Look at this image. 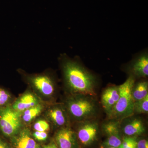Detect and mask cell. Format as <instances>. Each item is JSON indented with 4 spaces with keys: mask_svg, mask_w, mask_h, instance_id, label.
Returning a JSON list of instances; mask_svg holds the SVG:
<instances>
[{
    "mask_svg": "<svg viewBox=\"0 0 148 148\" xmlns=\"http://www.w3.org/2000/svg\"><path fill=\"white\" fill-rule=\"evenodd\" d=\"M59 63L64 85L71 94L96 95L98 81L77 58H70L66 53L59 56Z\"/></svg>",
    "mask_w": 148,
    "mask_h": 148,
    "instance_id": "1",
    "label": "cell"
},
{
    "mask_svg": "<svg viewBox=\"0 0 148 148\" xmlns=\"http://www.w3.org/2000/svg\"><path fill=\"white\" fill-rule=\"evenodd\" d=\"M93 96L84 94H71L64 106L70 119L77 122L94 119L98 113L97 103Z\"/></svg>",
    "mask_w": 148,
    "mask_h": 148,
    "instance_id": "2",
    "label": "cell"
},
{
    "mask_svg": "<svg viewBox=\"0 0 148 148\" xmlns=\"http://www.w3.org/2000/svg\"><path fill=\"white\" fill-rule=\"evenodd\" d=\"M135 83V78L129 76L123 84L119 86V99L110 113L108 115L110 119L121 121L134 114V102L132 90Z\"/></svg>",
    "mask_w": 148,
    "mask_h": 148,
    "instance_id": "3",
    "label": "cell"
},
{
    "mask_svg": "<svg viewBox=\"0 0 148 148\" xmlns=\"http://www.w3.org/2000/svg\"><path fill=\"white\" fill-rule=\"evenodd\" d=\"M23 78L33 90L43 98L53 97L56 84L53 75L49 72L36 74H23Z\"/></svg>",
    "mask_w": 148,
    "mask_h": 148,
    "instance_id": "4",
    "label": "cell"
},
{
    "mask_svg": "<svg viewBox=\"0 0 148 148\" xmlns=\"http://www.w3.org/2000/svg\"><path fill=\"white\" fill-rule=\"evenodd\" d=\"M21 114L9 105L0 108V132L4 136L11 138L22 129Z\"/></svg>",
    "mask_w": 148,
    "mask_h": 148,
    "instance_id": "5",
    "label": "cell"
},
{
    "mask_svg": "<svg viewBox=\"0 0 148 148\" xmlns=\"http://www.w3.org/2000/svg\"><path fill=\"white\" fill-rule=\"evenodd\" d=\"M77 139L83 146H90L96 140L99 132L98 122L89 120L77 122Z\"/></svg>",
    "mask_w": 148,
    "mask_h": 148,
    "instance_id": "6",
    "label": "cell"
},
{
    "mask_svg": "<svg viewBox=\"0 0 148 148\" xmlns=\"http://www.w3.org/2000/svg\"><path fill=\"white\" fill-rule=\"evenodd\" d=\"M45 116L53 126L61 128L69 126L70 117L64 104H53L48 108L45 112Z\"/></svg>",
    "mask_w": 148,
    "mask_h": 148,
    "instance_id": "7",
    "label": "cell"
},
{
    "mask_svg": "<svg viewBox=\"0 0 148 148\" xmlns=\"http://www.w3.org/2000/svg\"><path fill=\"white\" fill-rule=\"evenodd\" d=\"M103 132L107 136L102 147H113L118 148L122 141L121 135V123L119 121L111 119L102 125Z\"/></svg>",
    "mask_w": 148,
    "mask_h": 148,
    "instance_id": "8",
    "label": "cell"
},
{
    "mask_svg": "<svg viewBox=\"0 0 148 148\" xmlns=\"http://www.w3.org/2000/svg\"><path fill=\"white\" fill-rule=\"evenodd\" d=\"M130 75L135 79L146 78L148 76L147 50L143 51L135 56L127 68Z\"/></svg>",
    "mask_w": 148,
    "mask_h": 148,
    "instance_id": "9",
    "label": "cell"
},
{
    "mask_svg": "<svg viewBox=\"0 0 148 148\" xmlns=\"http://www.w3.org/2000/svg\"><path fill=\"white\" fill-rule=\"evenodd\" d=\"M54 143L58 148H77L75 132L69 126L59 128L54 135Z\"/></svg>",
    "mask_w": 148,
    "mask_h": 148,
    "instance_id": "10",
    "label": "cell"
},
{
    "mask_svg": "<svg viewBox=\"0 0 148 148\" xmlns=\"http://www.w3.org/2000/svg\"><path fill=\"white\" fill-rule=\"evenodd\" d=\"M12 148H42L33 138L28 127H24L18 133L10 138Z\"/></svg>",
    "mask_w": 148,
    "mask_h": 148,
    "instance_id": "11",
    "label": "cell"
},
{
    "mask_svg": "<svg viewBox=\"0 0 148 148\" xmlns=\"http://www.w3.org/2000/svg\"><path fill=\"white\" fill-rule=\"evenodd\" d=\"M131 116L123 120L124 122L121 123V129L123 132L128 137H136L143 135L146 131L143 120L139 118Z\"/></svg>",
    "mask_w": 148,
    "mask_h": 148,
    "instance_id": "12",
    "label": "cell"
},
{
    "mask_svg": "<svg viewBox=\"0 0 148 148\" xmlns=\"http://www.w3.org/2000/svg\"><path fill=\"white\" fill-rule=\"evenodd\" d=\"M119 98V86H109L103 91L101 96V103L108 115L112 110Z\"/></svg>",
    "mask_w": 148,
    "mask_h": 148,
    "instance_id": "13",
    "label": "cell"
},
{
    "mask_svg": "<svg viewBox=\"0 0 148 148\" xmlns=\"http://www.w3.org/2000/svg\"><path fill=\"white\" fill-rule=\"evenodd\" d=\"M41 103L38 96L27 91L14 101L11 106L12 108L22 114L24 111Z\"/></svg>",
    "mask_w": 148,
    "mask_h": 148,
    "instance_id": "14",
    "label": "cell"
},
{
    "mask_svg": "<svg viewBox=\"0 0 148 148\" xmlns=\"http://www.w3.org/2000/svg\"><path fill=\"white\" fill-rule=\"evenodd\" d=\"M44 108V105L40 103L24 111L21 114V118L22 122L26 124L31 123L41 114Z\"/></svg>",
    "mask_w": 148,
    "mask_h": 148,
    "instance_id": "15",
    "label": "cell"
},
{
    "mask_svg": "<svg viewBox=\"0 0 148 148\" xmlns=\"http://www.w3.org/2000/svg\"><path fill=\"white\" fill-rule=\"evenodd\" d=\"M148 95V83L142 80L135 83L132 90V96L134 102L140 101Z\"/></svg>",
    "mask_w": 148,
    "mask_h": 148,
    "instance_id": "16",
    "label": "cell"
},
{
    "mask_svg": "<svg viewBox=\"0 0 148 148\" xmlns=\"http://www.w3.org/2000/svg\"><path fill=\"white\" fill-rule=\"evenodd\" d=\"M148 95L142 100L134 102V114H147Z\"/></svg>",
    "mask_w": 148,
    "mask_h": 148,
    "instance_id": "17",
    "label": "cell"
},
{
    "mask_svg": "<svg viewBox=\"0 0 148 148\" xmlns=\"http://www.w3.org/2000/svg\"><path fill=\"white\" fill-rule=\"evenodd\" d=\"M137 141L136 137L125 136L118 148H137Z\"/></svg>",
    "mask_w": 148,
    "mask_h": 148,
    "instance_id": "18",
    "label": "cell"
},
{
    "mask_svg": "<svg viewBox=\"0 0 148 148\" xmlns=\"http://www.w3.org/2000/svg\"><path fill=\"white\" fill-rule=\"evenodd\" d=\"M34 129L35 131L47 132L50 130V125L45 120L39 119L34 124Z\"/></svg>",
    "mask_w": 148,
    "mask_h": 148,
    "instance_id": "19",
    "label": "cell"
},
{
    "mask_svg": "<svg viewBox=\"0 0 148 148\" xmlns=\"http://www.w3.org/2000/svg\"><path fill=\"white\" fill-rule=\"evenodd\" d=\"M11 100V95L8 91L0 88V108L9 105Z\"/></svg>",
    "mask_w": 148,
    "mask_h": 148,
    "instance_id": "20",
    "label": "cell"
},
{
    "mask_svg": "<svg viewBox=\"0 0 148 148\" xmlns=\"http://www.w3.org/2000/svg\"><path fill=\"white\" fill-rule=\"evenodd\" d=\"M33 138L38 141H44L47 139L48 135L47 132L35 131L32 133Z\"/></svg>",
    "mask_w": 148,
    "mask_h": 148,
    "instance_id": "21",
    "label": "cell"
},
{
    "mask_svg": "<svg viewBox=\"0 0 148 148\" xmlns=\"http://www.w3.org/2000/svg\"><path fill=\"white\" fill-rule=\"evenodd\" d=\"M137 148H148V142L147 140L145 139L137 140Z\"/></svg>",
    "mask_w": 148,
    "mask_h": 148,
    "instance_id": "22",
    "label": "cell"
},
{
    "mask_svg": "<svg viewBox=\"0 0 148 148\" xmlns=\"http://www.w3.org/2000/svg\"><path fill=\"white\" fill-rule=\"evenodd\" d=\"M0 148H12L11 144L0 137Z\"/></svg>",
    "mask_w": 148,
    "mask_h": 148,
    "instance_id": "23",
    "label": "cell"
},
{
    "mask_svg": "<svg viewBox=\"0 0 148 148\" xmlns=\"http://www.w3.org/2000/svg\"><path fill=\"white\" fill-rule=\"evenodd\" d=\"M42 148H58L54 142H51L47 145L43 146Z\"/></svg>",
    "mask_w": 148,
    "mask_h": 148,
    "instance_id": "24",
    "label": "cell"
},
{
    "mask_svg": "<svg viewBox=\"0 0 148 148\" xmlns=\"http://www.w3.org/2000/svg\"><path fill=\"white\" fill-rule=\"evenodd\" d=\"M102 148H116L113 147H102Z\"/></svg>",
    "mask_w": 148,
    "mask_h": 148,
    "instance_id": "25",
    "label": "cell"
}]
</instances>
